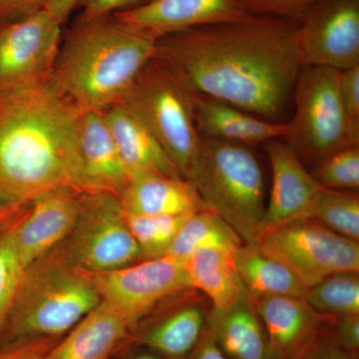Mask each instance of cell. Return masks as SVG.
I'll return each instance as SVG.
<instances>
[{
	"mask_svg": "<svg viewBox=\"0 0 359 359\" xmlns=\"http://www.w3.org/2000/svg\"><path fill=\"white\" fill-rule=\"evenodd\" d=\"M299 21L266 15L161 37L154 58L197 95L276 121L302 68Z\"/></svg>",
	"mask_w": 359,
	"mask_h": 359,
	"instance_id": "obj_1",
	"label": "cell"
},
{
	"mask_svg": "<svg viewBox=\"0 0 359 359\" xmlns=\"http://www.w3.org/2000/svg\"><path fill=\"white\" fill-rule=\"evenodd\" d=\"M80 114L48 84L0 93V212L62 187L92 193L78 146Z\"/></svg>",
	"mask_w": 359,
	"mask_h": 359,
	"instance_id": "obj_2",
	"label": "cell"
},
{
	"mask_svg": "<svg viewBox=\"0 0 359 359\" xmlns=\"http://www.w3.org/2000/svg\"><path fill=\"white\" fill-rule=\"evenodd\" d=\"M154 37L105 14L76 20L62 36L48 84L80 113L120 103L154 58Z\"/></svg>",
	"mask_w": 359,
	"mask_h": 359,
	"instance_id": "obj_3",
	"label": "cell"
},
{
	"mask_svg": "<svg viewBox=\"0 0 359 359\" xmlns=\"http://www.w3.org/2000/svg\"><path fill=\"white\" fill-rule=\"evenodd\" d=\"M101 302L91 280L53 249L25 269L20 289L0 334V346L61 337Z\"/></svg>",
	"mask_w": 359,
	"mask_h": 359,
	"instance_id": "obj_4",
	"label": "cell"
},
{
	"mask_svg": "<svg viewBox=\"0 0 359 359\" xmlns=\"http://www.w3.org/2000/svg\"><path fill=\"white\" fill-rule=\"evenodd\" d=\"M187 180L245 244L257 245L266 209L264 174L249 146L202 136Z\"/></svg>",
	"mask_w": 359,
	"mask_h": 359,
	"instance_id": "obj_5",
	"label": "cell"
},
{
	"mask_svg": "<svg viewBox=\"0 0 359 359\" xmlns=\"http://www.w3.org/2000/svg\"><path fill=\"white\" fill-rule=\"evenodd\" d=\"M120 103L148 127L187 180L202 143L196 124V94L153 58Z\"/></svg>",
	"mask_w": 359,
	"mask_h": 359,
	"instance_id": "obj_6",
	"label": "cell"
},
{
	"mask_svg": "<svg viewBox=\"0 0 359 359\" xmlns=\"http://www.w3.org/2000/svg\"><path fill=\"white\" fill-rule=\"evenodd\" d=\"M339 72L302 66L295 82V114L285 138L304 166H318L335 153L359 146V126L347 117L340 99Z\"/></svg>",
	"mask_w": 359,
	"mask_h": 359,
	"instance_id": "obj_7",
	"label": "cell"
},
{
	"mask_svg": "<svg viewBox=\"0 0 359 359\" xmlns=\"http://www.w3.org/2000/svg\"><path fill=\"white\" fill-rule=\"evenodd\" d=\"M256 245L289 269L308 289L334 273L359 271L358 241L313 219L287 222L264 233Z\"/></svg>",
	"mask_w": 359,
	"mask_h": 359,
	"instance_id": "obj_8",
	"label": "cell"
},
{
	"mask_svg": "<svg viewBox=\"0 0 359 359\" xmlns=\"http://www.w3.org/2000/svg\"><path fill=\"white\" fill-rule=\"evenodd\" d=\"M70 261L85 271H107L143 259L117 196L85 193L81 210L65 250Z\"/></svg>",
	"mask_w": 359,
	"mask_h": 359,
	"instance_id": "obj_9",
	"label": "cell"
},
{
	"mask_svg": "<svg viewBox=\"0 0 359 359\" xmlns=\"http://www.w3.org/2000/svg\"><path fill=\"white\" fill-rule=\"evenodd\" d=\"M82 271L93 283L101 302L121 314L131 332L161 302L193 290L185 259L171 255L113 271Z\"/></svg>",
	"mask_w": 359,
	"mask_h": 359,
	"instance_id": "obj_10",
	"label": "cell"
},
{
	"mask_svg": "<svg viewBox=\"0 0 359 359\" xmlns=\"http://www.w3.org/2000/svg\"><path fill=\"white\" fill-rule=\"evenodd\" d=\"M61 27L45 9L0 27V93L48 83L62 41Z\"/></svg>",
	"mask_w": 359,
	"mask_h": 359,
	"instance_id": "obj_11",
	"label": "cell"
},
{
	"mask_svg": "<svg viewBox=\"0 0 359 359\" xmlns=\"http://www.w3.org/2000/svg\"><path fill=\"white\" fill-rule=\"evenodd\" d=\"M302 66H359V0H318L299 21Z\"/></svg>",
	"mask_w": 359,
	"mask_h": 359,
	"instance_id": "obj_12",
	"label": "cell"
},
{
	"mask_svg": "<svg viewBox=\"0 0 359 359\" xmlns=\"http://www.w3.org/2000/svg\"><path fill=\"white\" fill-rule=\"evenodd\" d=\"M84 194L69 187L53 189L13 212L11 226L25 268L69 237Z\"/></svg>",
	"mask_w": 359,
	"mask_h": 359,
	"instance_id": "obj_13",
	"label": "cell"
},
{
	"mask_svg": "<svg viewBox=\"0 0 359 359\" xmlns=\"http://www.w3.org/2000/svg\"><path fill=\"white\" fill-rule=\"evenodd\" d=\"M113 14L122 22L155 39L252 15L245 11L243 0H151L143 6Z\"/></svg>",
	"mask_w": 359,
	"mask_h": 359,
	"instance_id": "obj_14",
	"label": "cell"
},
{
	"mask_svg": "<svg viewBox=\"0 0 359 359\" xmlns=\"http://www.w3.org/2000/svg\"><path fill=\"white\" fill-rule=\"evenodd\" d=\"M263 145L271 163V189L259 240L264 233L287 222L304 218L321 188L289 144L273 139Z\"/></svg>",
	"mask_w": 359,
	"mask_h": 359,
	"instance_id": "obj_15",
	"label": "cell"
},
{
	"mask_svg": "<svg viewBox=\"0 0 359 359\" xmlns=\"http://www.w3.org/2000/svg\"><path fill=\"white\" fill-rule=\"evenodd\" d=\"M250 299L278 359H290L299 353L330 318L299 297L264 294L250 295Z\"/></svg>",
	"mask_w": 359,
	"mask_h": 359,
	"instance_id": "obj_16",
	"label": "cell"
},
{
	"mask_svg": "<svg viewBox=\"0 0 359 359\" xmlns=\"http://www.w3.org/2000/svg\"><path fill=\"white\" fill-rule=\"evenodd\" d=\"M78 146L91 192L112 194L119 198L128 185L130 175L102 112L80 114Z\"/></svg>",
	"mask_w": 359,
	"mask_h": 359,
	"instance_id": "obj_17",
	"label": "cell"
},
{
	"mask_svg": "<svg viewBox=\"0 0 359 359\" xmlns=\"http://www.w3.org/2000/svg\"><path fill=\"white\" fill-rule=\"evenodd\" d=\"M119 199L125 214L133 216H181L209 210L188 180L151 172L132 175Z\"/></svg>",
	"mask_w": 359,
	"mask_h": 359,
	"instance_id": "obj_18",
	"label": "cell"
},
{
	"mask_svg": "<svg viewBox=\"0 0 359 359\" xmlns=\"http://www.w3.org/2000/svg\"><path fill=\"white\" fill-rule=\"evenodd\" d=\"M195 118L201 136L245 146L287 137L289 123L264 119L231 104L196 94Z\"/></svg>",
	"mask_w": 359,
	"mask_h": 359,
	"instance_id": "obj_19",
	"label": "cell"
},
{
	"mask_svg": "<svg viewBox=\"0 0 359 359\" xmlns=\"http://www.w3.org/2000/svg\"><path fill=\"white\" fill-rule=\"evenodd\" d=\"M130 334L131 327L121 314L101 302L58 340L45 359H111Z\"/></svg>",
	"mask_w": 359,
	"mask_h": 359,
	"instance_id": "obj_20",
	"label": "cell"
},
{
	"mask_svg": "<svg viewBox=\"0 0 359 359\" xmlns=\"http://www.w3.org/2000/svg\"><path fill=\"white\" fill-rule=\"evenodd\" d=\"M102 113L130 177L151 172L183 178L152 132L124 104H115Z\"/></svg>",
	"mask_w": 359,
	"mask_h": 359,
	"instance_id": "obj_21",
	"label": "cell"
},
{
	"mask_svg": "<svg viewBox=\"0 0 359 359\" xmlns=\"http://www.w3.org/2000/svg\"><path fill=\"white\" fill-rule=\"evenodd\" d=\"M208 316L198 302L181 306L137 327L127 340L163 359H186L204 334Z\"/></svg>",
	"mask_w": 359,
	"mask_h": 359,
	"instance_id": "obj_22",
	"label": "cell"
},
{
	"mask_svg": "<svg viewBox=\"0 0 359 359\" xmlns=\"http://www.w3.org/2000/svg\"><path fill=\"white\" fill-rule=\"evenodd\" d=\"M207 325L228 359H278L248 292L228 311L212 309Z\"/></svg>",
	"mask_w": 359,
	"mask_h": 359,
	"instance_id": "obj_23",
	"label": "cell"
},
{
	"mask_svg": "<svg viewBox=\"0 0 359 359\" xmlns=\"http://www.w3.org/2000/svg\"><path fill=\"white\" fill-rule=\"evenodd\" d=\"M233 252L223 248H203L185 259L191 287L202 292L215 311H228L248 292L238 276Z\"/></svg>",
	"mask_w": 359,
	"mask_h": 359,
	"instance_id": "obj_24",
	"label": "cell"
},
{
	"mask_svg": "<svg viewBox=\"0 0 359 359\" xmlns=\"http://www.w3.org/2000/svg\"><path fill=\"white\" fill-rule=\"evenodd\" d=\"M238 276L250 295H290L306 299L308 287L282 264L256 245L243 244L233 252Z\"/></svg>",
	"mask_w": 359,
	"mask_h": 359,
	"instance_id": "obj_25",
	"label": "cell"
},
{
	"mask_svg": "<svg viewBox=\"0 0 359 359\" xmlns=\"http://www.w3.org/2000/svg\"><path fill=\"white\" fill-rule=\"evenodd\" d=\"M243 244L240 236L221 217L203 210L186 219L167 255L186 259L194 250L203 248H223L235 252Z\"/></svg>",
	"mask_w": 359,
	"mask_h": 359,
	"instance_id": "obj_26",
	"label": "cell"
},
{
	"mask_svg": "<svg viewBox=\"0 0 359 359\" xmlns=\"http://www.w3.org/2000/svg\"><path fill=\"white\" fill-rule=\"evenodd\" d=\"M304 218L313 219L344 237L359 240V198L354 192L321 187Z\"/></svg>",
	"mask_w": 359,
	"mask_h": 359,
	"instance_id": "obj_27",
	"label": "cell"
},
{
	"mask_svg": "<svg viewBox=\"0 0 359 359\" xmlns=\"http://www.w3.org/2000/svg\"><path fill=\"white\" fill-rule=\"evenodd\" d=\"M306 301L327 318L359 314V271L328 276L309 287Z\"/></svg>",
	"mask_w": 359,
	"mask_h": 359,
	"instance_id": "obj_28",
	"label": "cell"
},
{
	"mask_svg": "<svg viewBox=\"0 0 359 359\" xmlns=\"http://www.w3.org/2000/svg\"><path fill=\"white\" fill-rule=\"evenodd\" d=\"M190 215L148 217L125 214L144 261L166 256L180 229Z\"/></svg>",
	"mask_w": 359,
	"mask_h": 359,
	"instance_id": "obj_29",
	"label": "cell"
},
{
	"mask_svg": "<svg viewBox=\"0 0 359 359\" xmlns=\"http://www.w3.org/2000/svg\"><path fill=\"white\" fill-rule=\"evenodd\" d=\"M11 217L0 215V334L25 275Z\"/></svg>",
	"mask_w": 359,
	"mask_h": 359,
	"instance_id": "obj_30",
	"label": "cell"
},
{
	"mask_svg": "<svg viewBox=\"0 0 359 359\" xmlns=\"http://www.w3.org/2000/svg\"><path fill=\"white\" fill-rule=\"evenodd\" d=\"M313 176L323 188L358 190L359 187V147L344 149L320 163Z\"/></svg>",
	"mask_w": 359,
	"mask_h": 359,
	"instance_id": "obj_31",
	"label": "cell"
},
{
	"mask_svg": "<svg viewBox=\"0 0 359 359\" xmlns=\"http://www.w3.org/2000/svg\"><path fill=\"white\" fill-rule=\"evenodd\" d=\"M318 0H243L252 15H266L301 21Z\"/></svg>",
	"mask_w": 359,
	"mask_h": 359,
	"instance_id": "obj_32",
	"label": "cell"
},
{
	"mask_svg": "<svg viewBox=\"0 0 359 359\" xmlns=\"http://www.w3.org/2000/svg\"><path fill=\"white\" fill-rule=\"evenodd\" d=\"M328 320L316 337L290 359H358V354L348 353L335 344Z\"/></svg>",
	"mask_w": 359,
	"mask_h": 359,
	"instance_id": "obj_33",
	"label": "cell"
},
{
	"mask_svg": "<svg viewBox=\"0 0 359 359\" xmlns=\"http://www.w3.org/2000/svg\"><path fill=\"white\" fill-rule=\"evenodd\" d=\"M61 337H39L0 346V359H45Z\"/></svg>",
	"mask_w": 359,
	"mask_h": 359,
	"instance_id": "obj_34",
	"label": "cell"
},
{
	"mask_svg": "<svg viewBox=\"0 0 359 359\" xmlns=\"http://www.w3.org/2000/svg\"><path fill=\"white\" fill-rule=\"evenodd\" d=\"M328 327L337 346L348 353H359V314L330 318Z\"/></svg>",
	"mask_w": 359,
	"mask_h": 359,
	"instance_id": "obj_35",
	"label": "cell"
},
{
	"mask_svg": "<svg viewBox=\"0 0 359 359\" xmlns=\"http://www.w3.org/2000/svg\"><path fill=\"white\" fill-rule=\"evenodd\" d=\"M339 94L347 117L359 126V66L340 71Z\"/></svg>",
	"mask_w": 359,
	"mask_h": 359,
	"instance_id": "obj_36",
	"label": "cell"
},
{
	"mask_svg": "<svg viewBox=\"0 0 359 359\" xmlns=\"http://www.w3.org/2000/svg\"><path fill=\"white\" fill-rule=\"evenodd\" d=\"M151 0H83L78 20H89L98 16L128 11L148 4Z\"/></svg>",
	"mask_w": 359,
	"mask_h": 359,
	"instance_id": "obj_37",
	"label": "cell"
},
{
	"mask_svg": "<svg viewBox=\"0 0 359 359\" xmlns=\"http://www.w3.org/2000/svg\"><path fill=\"white\" fill-rule=\"evenodd\" d=\"M48 0H0V27L29 18L44 8Z\"/></svg>",
	"mask_w": 359,
	"mask_h": 359,
	"instance_id": "obj_38",
	"label": "cell"
},
{
	"mask_svg": "<svg viewBox=\"0 0 359 359\" xmlns=\"http://www.w3.org/2000/svg\"><path fill=\"white\" fill-rule=\"evenodd\" d=\"M186 359H228L216 344L211 330L205 327L200 341Z\"/></svg>",
	"mask_w": 359,
	"mask_h": 359,
	"instance_id": "obj_39",
	"label": "cell"
},
{
	"mask_svg": "<svg viewBox=\"0 0 359 359\" xmlns=\"http://www.w3.org/2000/svg\"><path fill=\"white\" fill-rule=\"evenodd\" d=\"M83 0H48L45 4V11L55 18L61 25H65L71 13L80 6Z\"/></svg>",
	"mask_w": 359,
	"mask_h": 359,
	"instance_id": "obj_40",
	"label": "cell"
},
{
	"mask_svg": "<svg viewBox=\"0 0 359 359\" xmlns=\"http://www.w3.org/2000/svg\"><path fill=\"white\" fill-rule=\"evenodd\" d=\"M133 344V342H131ZM133 348H128L125 351L124 354L119 359H163L157 354L152 353L145 347L133 344Z\"/></svg>",
	"mask_w": 359,
	"mask_h": 359,
	"instance_id": "obj_41",
	"label": "cell"
}]
</instances>
